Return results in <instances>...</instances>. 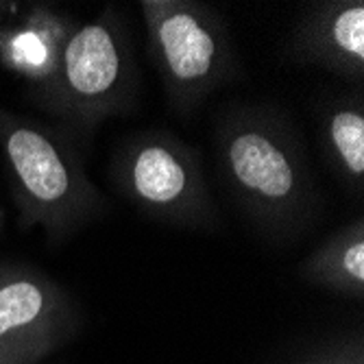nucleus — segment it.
I'll use <instances>...</instances> for the list:
<instances>
[{"label":"nucleus","instance_id":"5","mask_svg":"<svg viewBox=\"0 0 364 364\" xmlns=\"http://www.w3.org/2000/svg\"><path fill=\"white\" fill-rule=\"evenodd\" d=\"M109 171L118 194L140 214L188 231L220 227L198 151L171 131L149 129L124 138Z\"/></svg>","mask_w":364,"mask_h":364},{"label":"nucleus","instance_id":"7","mask_svg":"<svg viewBox=\"0 0 364 364\" xmlns=\"http://www.w3.org/2000/svg\"><path fill=\"white\" fill-rule=\"evenodd\" d=\"M77 26L55 5L0 0V68L22 79L36 101L55 83Z\"/></svg>","mask_w":364,"mask_h":364},{"label":"nucleus","instance_id":"9","mask_svg":"<svg viewBox=\"0 0 364 364\" xmlns=\"http://www.w3.org/2000/svg\"><path fill=\"white\" fill-rule=\"evenodd\" d=\"M323 151L343 183L362 196L364 190V98L347 94L334 98L321 114Z\"/></svg>","mask_w":364,"mask_h":364},{"label":"nucleus","instance_id":"10","mask_svg":"<svg viewBox=\"0 0 364 364\" xmlns=\"http://www.w3.org/2000/svg\"><path fill=\"white\" fill-rule=\"evenodd\" d=\"M299 273L316 284L345 294L362 296L364 292V220L332 231L312 253L299 264Z\"/></svg>","mask_w":364,"mask_h":364},{"label":"nucleus","instance_id":"1","mask_svg":"<svg viewBox=\"0 0 364 364\" xmlns=\"http://www.w3.org/2000/svg\"><path fill=\"white\" fill-rule=\"evenodd\" d=\"M216 146L223 179L257 231L273 242L301 236L318 192L292 122L267 105H236L216 124Z\"/></svg>","mask_w":364,"mask_h":364},{"label":"nucleus","instance_id":"6","mask_svg":"<svg viewBox=\"0 0 364 364\" xmlns=\"http://www.w3.org/2000/svg\"><path fill=\"white\" fill-rule=\"evenodd\" d=\"M70 304L38 267L0 264V364H28L53 341Z\"/></svg>","mask_w":364,"mask_h":364},{"label":"nucleus","instance_id":"8","mask_svg":"<svg viewBox=\"0 0 364 364\" xmlns=\"http://www.w3.org/2000/svg\"><path fill=\"white\" fill-rule=\"evenodd\" d=\"M284 59L316 65L345 81L364 83V3L321 0L294 24L284 46Z\"/></svg>","mask_w":364,"mask_h":364},{"label":"nucleus","instance_id":"2","mask_svg":"<svg viewBox=\"0 0 364 364\" xmlns=\"http://www.w3.org/2000/svg\"><path fill=\"white\" fill-rule=\"evenodd\" d=\"M0 151L18 225L40 229L57 247L109 212L107 196L85 173L81 149L59 127L0 107Z\"/></svg>","mask_w":364,"mask_h":364},{"label":"nucleus","instance_id":"4","mask_svg":"<svg viewBox=\"0 0 364 364\" xmlns=\"http://www.w3.org/2000/svg\"><path fill=\"white\" fill-rule=\"evenodd\" d=\"M140 11L168 109L190 118L238 73L229 28L212 5L196 0H142Z\"/></svg>","mask_w":364,"mask_h":364},{"label":"nucleus","instance_id":"11","mask_svg":"<svg viewBox=\"0 0 364 364\" xmlns=\"http://www.w3.org/2000/svg\"><path fill=\"white\" fill-rule=\"evenodd\" d=\"M3 229H5V210L0 205V234H3Z\"/></svg>","mask_w":364,"mask_h":364},{"label":"nucleus","instance_id":"3","mask_svg":"<svg viewBox=\"0 0 364 364\" xmlns=\"http://www.w3.org/2000/svg\"><path fill=\"white\" fill-rule=\"evenodd\" d=\"M134 103L136 63L127 20L116 5H107L94 20L77 26L55 83L36 98V105L83 149L98 127L129 114Z\"/></svg>","mask_w":364,"mask_h":364}]
</instances>
